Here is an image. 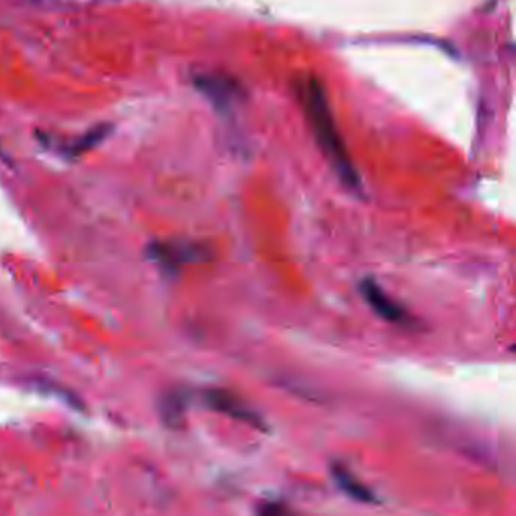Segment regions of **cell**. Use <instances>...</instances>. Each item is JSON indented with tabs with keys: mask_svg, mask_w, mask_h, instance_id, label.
I'll list each match as a JSON object with an SVG mask.
<instances>
[{
	"mask_svg": "<svg viewBox=\"0 0 516 516\" xmlns=\"http://www.w3.org/2000/svg\"><path fill=\"white\" fill-rule=\"evenodd\" d=\"M359 290L364 300L368 303V306H370L382 319H386L389 323H403L407 319L404 309L401 308L398 303L392 300L374 278H364L359 285Z\"/></svg>",
	"mask_w": 516,
	"mask_h": 516,
	"instance_id": "3957f363",
	"label": "cell"
},
{
	"mask_svg": "<svg viewBox=\"0 0 516 516\" xmlns=\"http://www.w3.org/2000/svg\"><path fill=\"white\" fill-rule=\"evenodd\" d=\"M195 87L217 108H231L240 97V85L231 78L217 73H203L195 78Z\"/></svg>",
	"mask_w": 516,
	"mask_h": 516,
	"instance_id": "7a4b0ae2",
	"label": "cell"
},
{
	"mask_svg": "<svg viewBox=\"0 0 516 516\" xmlns=\"http://www.w3.org/2000/svg\"><path fill=\"white\" fill-rule=\"evenodd\" d=\"M300 96L324 157L330 162L335 173L338 175L344 185L348 186L350 190H359V175L348 157L346 145L342 143L337 125H335V118L329 102H327L324 88L319 85L317 79L309 78L300 85Z\"/></svg>",
	"mask_w": 516,
	"mask_h": 516,
	"instance_id": "6da1fadb",
	"label": "cell"
},
{
	"mask_svg": "<svg viewBox=\"0 0 516 516\" xmlns=\"http://www.w3.org/2000/svg\"><path fill=\"white\" fill-rule=\"evenodd\" d=\"M206 400L212 409H215V411L236 418V420L240 421H245L247 424L255 425L258 429L264 427L262 418L255 411H251L247 404H244L240 398L233 397L232 394H229V392L209 391L206 394Z\"/></svg>",
	"mask_w": 516,
	"mask_h": 516,
	"instance_id": "277c9868",
	"label": "cell"
},
{
	"mask_svg": "<svg viewBox=\"0 0 516 516\" xmlns=\"http://www.w3.org/2000/svg\"><path fill=\"white\" fill-rule=\"evenodd\" d=\"M332 476L337 481V485L342 492H346L350 498L356 499V501L360 503H375V498L373 490L368 489L364 483H360L353 474H351L346 466H341L338 463H335L332 466Z\"/></svg>",
	"mask_w": 516,
	"mask_h": 516,
	"instance_id": "5b68a950",
	"label": "cell"
},
{
	"mask_svg": "<svg viewBox=\"0 0 516 516\" xmlns=\"http://www.w3.org/2000/svg\"><path fill=\"white\" fill-rule=\"evenodd\" d=\"M285 509H282L281 504H265L260 509V513H267V515H277V513H283Z\"/></svg>",
	"mask_w": 516,
	"mask_h": 516,
	"instance_id": "8992f818",
	"label": "cell"
}]
</instances>
